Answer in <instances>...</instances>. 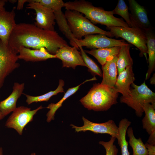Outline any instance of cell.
Masks as SVG:
<instances>
[{
	"instance_id": "6da1fadb",
	"label": "cell",
	"mask_w": 155,
	"mask_h": 155,
	"mask_svg": "<svg viewBox=\"0 0 155 155\" xmlns=\"http://www.w3.org/2000/svg\"><path fill=\"white\" fill-rule=\"evenodd\" d=\"M8 44L18 53L21 47L40 49L44 48L55 55L58 49L68 46L56 31L40 28L30 23L16 24L9 37Z\"/></svg>"
},
{
	"instance_id": "7a4b0ae2",
	"label": "cell",
	"mask_w": 155,
	"mask_h": 155,
	"mask_svg": "<svg viewBox=\"0 0 155 155\" xmlns=\"http://www.w3.org/2000/svg\"><path fill=\"white\" fill-rule=\"evenodd\" d=\"M66 9L74 10L85 15L93 24L104 25L110 27H129L122 18L114 16L112 11H107L101 7L94 6L92 3L84 0H76L65 3Z\"/></svg>"
},
{
	"instance_id": "3957f363",
	"label": "cell",
	"mask_w": 155,
	"mask_h": 155,
	"mask_svg": "<svg viewBox=\"0 0 155 155\" xmlns=\"http://www.w3.org/2000/svg\"><path fill=\"white\" fill-rule=\"evenodd\" d=\"M118 95L115 87L96 84L80 101L89 110L106 111L117 103Z\"/></svg>"
},
{
	"instance_id": "277c9868",
	"label": "cell",
	"mask_w": 155,
	"mask_h": 155,
	"mask_svg": "<svg viewBox=\"0 0 155 155\" xmlns=\"http://www.w3.org/2000/svg\"><path fill=\"white\" fill-rule=\"evenodd\" d=\"M64 15L75 39L81 40L87 35L94 34H102L113 37L110 31H106L95 26L78 11L66 9Z\"/></svg>"
},
{
	"instance_id": "5b68a950",
	"label": "cell",
	"mask_w": 155,
	"mask_h": 155,
	"mask_svg": "<svg viewBox=\"0 0 155 155\" xmlns=\"http://www.w3.org/2000/svg\"><path fill=\"white\" fill-rule=\"evenodd\" d=\"M131 86L130 94L126 97L122 96L120 101L134 109L136 115L141 117L144 112V104L149 103L155 106V93L148 88L145 82L140 86L134 83Z\"/></svg>"
},
{
	"instance_id": "8992f818",
	"label": "cell",
	"mask_w": 155,
	"mask_h": 155,
	"mask_svg": "<svg viewBox=\"0 0 155 155\" xmlns=\"http://www.w3.org/2000/svg\"><path fill=\"white\" fill-rule=\"evenodd\" d=\"M107 28L113 37L122 38L135 46L140 51V56H144L147 60L146 38L144 30L137 27L112 26Z\"/></svg>"
},
{
	"instance_id": "52a82bcc",
	"label": "cell",
	"mask_w": 155,
	"mask_h": 155,
	"mask_svg": "<svg viewBox=\"0 0 155 155\" xmlns=\"http://www.w3.org/2000/svg\"><path fill=\"white\" fill-rule=\"evenodd\" d=\"M18 53L0 40V89L6 78L20 66Z\"/></svg>"
},
{
	"instance_id": "ba28073f",
	"label": "cell",
	"mask_w": 155,
	"mask_h": 155,
	"mask_svg": "<svg viewBox=\"0 0 155 155\" xmlns=\"http://www.w3.org/2000/svg\"><path fill=\"white\" fill-rule=\"evenodd\" d=\"M43 108L40 106L31 110L30 108L23 106L17 107L6 121L5 126L9 128L14 129L21 135L24 127L33 120V117L37 112Z\"/></svg>"
},
{
	"instance_id": "9c48e42d",
	"label": "cell",
	"mask_w": 155,
	"mask_h": 155,
	"mask_svg": "<svg viewBox=\"0 0 155 155\" xmlns=\"http://www.w3.org/2000/svg\"><path fill=\"white\" fill-rule=\"evenodd\" d=\"M81 40L74 39L77 46L92 49L111 48L116 46H121L128 43L122 40H118L109 38L102 34H89Z\"/></svg>"
},
{
	"instance_id": "30bf717a",
	"label": "cell",
	"mask_w": 155,
	"mask_h": 155,
	"mask_svg": "<svg viewBox=\"0 0 155 155\" xmlns=\"http://www.w3.org/2000/svg\"><path fill=\"white\" fill-rule=\"evenodd\" d=\"M27 8L34 10L36 13L35 25L45 30L55 31V16L53 11L40 3L28 0Z\"/></svg>"
},
{
	"instance_id": "8fae6325",
	"label": "cell",
	"mask_w": 155,
	"mask_h": 155,
	"mask_svg": "<svg viewBox=\"0 0 155 155\" xmlns=\"http://www.w3.org/2000/svg\"><path fill=\"white\" fill-rule=\"evenodd\" d=\"M82 119L84 122L83 126L77 127L72 124L70 125L76 132L88 131L95 133L108 134L116 138L118 135V127L112 120H109L104 123H97L91 122L84 117H82Z\"/></svg>"
},
{
	"instance_id": "7c38bea8",
	"label": "cell",
	"mask_w": 155,
	"mask_h": 155,
	"mask_svg": "<svg viewBox=\"0 0 155 155\" xmlns=\"http://www.w3.org/2000/svg\"><path fill=\"white\" fill-rule=\"evenodd\" d=\"M79 49L69 45L64 46L59 49L55 55L56 58L62 61L63 67H71L74 69L78 65L87 67L80 52L78 50Z\"/></svg>"
},
{
	"instance_id": "4fadbf2b",
	"label": "cell",
	"mask_w": 155,
	"mask_h": 155,
	"mask_svg": "<svg viewBox=\"0 0 155 155\" xmlns=\"http://www.w3.org/2000/svg\"><path fill=\"white\" fill-rule=\"evenodd\" d=\"M131 21L136 27L144 30L151 28L145 7L135 0H129Z\"/></svg>"
},
{
	"instance_id": "5bb4252c",
	"label": "cell",
	"mask_w": 155,
	"mask_h": 155,
	"mask_svg": "<svg viewBox=\"0 0 155 155\" xmlns=\"http://www.w3.org/2000/svg\"><path fill=\"white\" fill-rule=\"evenodd\" d=\"M16 7L11 11L5 9L0 11V40L7 45L10 35L16 23L15 22Z\"/></svg>"
},
{
	"instance_id": "9a60e30c",
	"label": "cell",
	"mask_w": 155,
	"mask_h": 155,
	"mask_svg": "<svg viewBox=\"0 0 155 155\" xmlns=\"http://www.w3.org/2000/svg\"><path fill=\"white\" fill-rule=\"evenodd\" d=\"M24 88V83L15 82L11 94L5 100L0 101V111L4 117L16 108L17 102L23 94Z\"/></svg>"
},
{
	"instance_id": "2e32d148",
	"label": "cell",
	"mask_w": 155,
	"mask_h": 155,
	"mask_svg": "<svg viewBox=\"0 0 155 155\" xmlns=\"http://www.w3.org/2000/svg\"><path fill=\"white\" fill-rule=\"evenodd\" d=\"M65 3L62 0H61L58 4L52 9L55 14V20L60 31L69 40L70 44L72 47L75 46L79 49L75 41L64 14L61 10L62 7H65Z\"/></svg>"
},
{
	"instance_id": "e0dca14e",
	"label": "cell",
	"mask_w": 155,
	"mask_h": 155,
	"mask_svg": "<svg viewBox=\"0 0 155 155\" xmlns=\"http://www.w3.org/2000/svg\"><path fill=\"white\" fill-rule=\"evenodd\" d=\"M19 59L26 61L38 62L48 59L56 58L55 55L51 54L44 48L40 49H31L21 47L18 49Z\"/></svg>"
},
{
	"instance_id": "ac0fdd59",
	"label": "cell",
	"mask_w": 155,
	"mask_h": 155,
	"mask_svg": "<svg viewBox=\"0 0 155 155\" xmlns=\"http://www.w3.org/2000/svg\"><path fill=\"white\" fill-rule=\"evenodd\" d=\"M118 75L114 87L122 96H127L130 94V85L135 80L133 66L127 67Z\"/></svg>"
},
{
	"instance_id": "d6986e66",
	"label": "cell",
	"mask_w": 155,
	"mask_h": 155,
	"mask_svg": "<svg viewBox=\"0 0 155 155\" xmlns=\"http://www.w3.org/2000/svg\"><path fill=\"white\" fill-rule=\"evenodd\" d=\"M117 56L110 59L102 66L103 78L101 84L109 87L115 86L118 74L117 67Z\"/></svg>"
},
{
	"instance_id": "ffe728a7",
	"label": "cell",
	"mask_w": 155,
	"mask_h": 155,
	"mask_svg": "<svg viewBox=\"0 0 155 155\" xmlns=\"http://www.w3.org/2000/svg\"><path fill=\"white\" fill-rule=\"evenodd\" d=\"M144 30L146 38L147 53L148 55V68L145 79L147 80L155 69V34L152 28Z\"/></svg>"
},
{
	"instance_id": "44dd1931",
	"label": "cell",
	"mask_w": 155,
	"mask_h": 155,
	"mask_svg": "<svg viewBox=\"0 0 155 155\" xmlns=\"http://www.w3.org/2000/svg\"><path fill=\"white\" fill-rule=\"evenodd\" d=\"M121 46L92 49L84 51L95 57L102 66L108 60L117 56Z\"/></svg>"
},
{
	"instance_id": "7402d4cb",
	"label": "cell",
	"mask_w": 155,
	"mask_h": 155,
	"mask_svg": "<svg viewBox=\"0 0 155 155\" xmlns=\"http://www.w3.org/2000/svg\"><path fill=\"white\" fill-rule=\"evenodd\" d=\"M143 108L145 115L142 120L143 128L150 135L155 133V106L146 103Z\"/></svg>"
},
{
	"instance_id": "603a6c76",
	"label": "cell",
	"mask_w": 155,
	"mask_h": 155,
	"mask_svg": "<svg viewBox=\"0 0 155 155\" xmlns=\"http://www.w3.org/2000/svg\"><path fill=\"white\" fill-rule=\"evenodd\" d=\"M131 45L129 44L121 46L117 55V67L118 75L128 66H133V60L130 53Z\"/></svg>"
},
{
	"instance_id": "cb8c5ba5",
	"label": "cell",
	"mask_w": 155,
	"mask_h": 155,
	"mask_svg": "<svg viewBox=\"0 0 155 155\" xmlns=\"http://www.w3.org/2000/svg\"><path fill=\"white\" fill-rule=\"evenodd\" d=\"M131 123L128 119L124 118L122 119L119 124L118 133L116 138L121 148V155H130L128 148V143L126 140V135L127 130Z\"/></svg>"
},
{
	"instance_id": "d4e9b609",
	"label": "cell",
	"mask_w": 155,
	"mask_h": 155,
	"mask_svg": "<svg viewBox=\"0 0 155 155\" xmlns=\"http://www.w3.org/2000/svg\"><path fill=\"white\" fill-rule=\"evenodd\" d=\"M96 79L95 77H94L92 79L86 80L76 87L69 88L65 93L63 97L59 101L56 103H51L49 104L46 107V108L50 109L46 115L47 117L46 121L48 122H50L51 120L54 119L56 111L62 106V103L65 100L78 90L81 85L86 82L96 80Z\"/></svg>"
},
{
	"instance_id": "484cf974",
	"label": "cell",
	"mask_w": 155,
	"mask_h": 155,
	"mask_svg": "<svg viewBox=\"0 0 155 155\" xmlns=\"http://www.w3.org/2000/svg\"><path fill=\"white\" fill-rule=\"evenodd\" d=\"M127 131L129 138V143L133 150L132 155H148V150L141 138L135 137L132 128H128Z\"/></svg>"
},
{
	"instance_id": "4316f807",
	"label": "cell",
	"mask_w": 155,
	"mask_h": 155,
	"mask_svg": "<svg viewBox=\"0 0 155 155\" xmlns=\"http://www.w3.org/2000/svg\"><path fill=\"white\" fill-rule=\"evenodd\" d=\"M64 85V81L60 79L59 80L57 88L54 90L51 91L44 94L37 96H33L24 94L26 98V102L29 105L34 102L47 101L52 96L57 95L59 93L64 92L63 88Z\"/></svg>"
},
{
	"instance_id": "83f0119b",
	"label": "cell",
	"mask_w": 155,
	"mask_h": 155,
	"mask_svg": "<svg viewBox=\"0 0 155 155\" xmlns=\"http://www.w3.org/2000/svg\"><path fill=\"white\" fill-rule=\"evenodd\" d=\"M112 11L113 15L116 14L121 16L129 27H136L131 21L128 7L124 0H119L116 7Z\"/></svg>"
},
{
	"instance_id": "f1b7e54d",
	"label": "cell",
	"mask_w": 155,
	"mask_h": 155,
	"mask_svg": "<svg viewBox=\"0 0 155 155\" xmlns=\"http://www.w3.org/2000/svg\"><path fill=\"white\" fill-rule=\"evenodd\" d=\"M84 61L89 70L94 74L102 77V72L97 64L86 54L82 47L79 46Z\"/></svg>"
},
{
	"instance_id": "f546056e",
	"label": "cell",
	"mask_w": 155,
	"mask_h": 155,
	"mask_svg": "<svg viewBox=\"0 0 155 155\" xmlns=\"http://www.w3.org/2000/svg\"><path fill=\"white\" fill-rule=\"evenodd\" d=\"M116 139V137L111 136L110 140L108 142L100 141L99 142V144L102 145L105 148L106 151V155H117L118 149L115 145L114 144Z\"/></svg>"
},
{
	"instance_id": "4dcf8cb0",
	"label": "cell",
	"mask_w": 155,
	"mask_h": 155,
	"mask_svg": "<svg viewBox=\"0 0 155 155\" xmlns=\"http://www.w3.org/2000/svg\"><path fill=\"white\" fill-rule=\"evenodd\" d=\"M145 145L148 150V155H155V146L150 144L147 142Z\"/></svg>"
},
{
	"instance_id": "1f68e13d",
	"label": "cell",
	"mask_w": 155,
	"mask_h": 155,
	"mask_svg": "<svg viewBox=\"0 0 155 155\" xmlns=\"http://www.w3.org/2000/svg\"><path fill=\"white\" fill-rule=\"evenodd\" d=\"M147 142L152 145L155 146V133H153L150 135Z\"/></svg>"
},
{
	"instance_id": "d6a6232c",
	"label": "cell",
	"mask_w": 155,
	"mask_h": 155,
	"mask_svg": "<svg viewBox=\"0 0 155 155\" xmlns=\"http://www.w3.org/2000/svg\"><path fill=\"white\" fill-rule=\"evenodd\" d=\"M17 9L18 10L22 9L24 3L28 2V0H18Z\"/></svg>"
},
{
	"instance_id": "836d02e7",
	"label": "cell",
	"mask_w": 155,
	"mask_h": 155,
	"mask_svg": "<svg viewBox=\"0 0 155 155\" xmlns=\"http://www.w3.org/2000/svg\"><path fill=\"white\" fill-rule=\"evenodd\" d=\"M7 1L6 0H0V11L5 9L4 6Z\"/></svg>"
},
{
	"instance_id": "e575fe53",
	"label": "cell",
	"mask_w": 155,
	"mask_h": 155,
	"mask_svg": "<svg viewBox=\"0 0 155 155\" xmlns=\"http://www.w3.org/2000/svg\"><path fill=\"white\" fill-rule=\"evenodd\" d=\"M155 74L153 75L150 80V83L151 84H155Z\"/></svg>"
},
{
	"instance_id": "d590c367",
	"label": "cell",
	"mask_w": 155,
	"mask_h": 155,
	"mask_svg": "<svg viewBox=\"0 0 155 155\" xmlns=\"http://www.w3.org/2000/svg\"><path fill=\"white\" fill-rule=\"evenodd\" d=\"M4 117L0 111V120L3 119Z\"/></svg>"
},
{
	"instance_id": "8d00e7d4",
	"label": "cell",
	"mask_w": 155,
	"mask_h": 155,
	"mask_svg": "<svg viewBox=\"0 0 155 155\" xmlns=\"http://www.w3.org/2000/svg\"><path fill=\"white\" fill-rule=\"evenodd\" d=\"M0 155H3V150L1 147H0Z\"/></svg>"
},
{
	"instance_id": "74e56055",
	"label": "cell",
	"mask_w": 155,
	"mask_h": 155,
	"mask_svg": "<svg viewBox=\"0 0 155 155\" xmlns=\"http://www.w3.org/2000/svg\"><path fill=\"white\" fill-rule=\"evenodd\" d=\"M8 1H9L11 3H16V2L17 1H18L17 0H8Z\"/></svg>"
},
{
	"instance_id": "f35d334b",
	"label": "cell",
	"mask_w": 155,
	"mask_h": 155,
	"mask_svg": "<svg viewBox=\"0 0 155 155\" xmlns=\"http://www.w3.org/2000/svg\"><path fill=\"white\" fill-rule=\"evenodd\" d=\"M31 155H36L35 153H32L31 154Z\"/></svg>"
},
{
	"instance_id": "ab89813d",
	"label": "cell",
	"mask_w": 155,
	"mask_h": 155,
	"mask_svg": "<svg viewBox=\"0 0 155 155\" xmlns=\"http://www.w3.org/2000/svg\"></svg>"
}]
</instances>
